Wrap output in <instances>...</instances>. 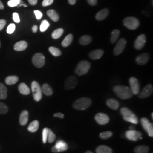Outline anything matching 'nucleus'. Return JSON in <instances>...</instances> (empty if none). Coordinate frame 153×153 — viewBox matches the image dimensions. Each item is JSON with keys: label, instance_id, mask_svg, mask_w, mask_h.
Listing matches in <instances>:
<instances>
[{"label": "nucleus", "instance_id": "nucleus-1", "mask_svg": "<svg viewBox=\"0 0 153 153\" xmlns=\"http://www.w3.org/2000/svg\"><path fill=\"white\" fill-rule=\"evenodd\" d=\"M114 91L119 98L122 99L131 98L133 95L131 88L125 86H116L114 88Z\"/></svg>", "mask_w": 153, "mask_h": 153}, {"label": "nucleus", "instance_id": "nucleus-2", "mask_svg": "<svg viewBox=\"0 0 153 153\" xmlns=\"http://www.w3.org/2000/svg\"><path fill=\"white\" fill-rule=\"evenodd\" d=\"M91 100L88 98H81L76 100L73 104V107L74 109L77 110H85L91 105Z\"/></svg>", "mask_w": 153, "mask_h": 153}, {"label": "nucleus", "instance_id": "nucleus-3", "mask_svg": "<svg viewBox=\"0 0 153 153\" xmlns=\"http://www.w3.org/2000/svg\"><path fill=\"white\" fill-rule=\"evenodd\" d=\"M91 67V64L88 61H80L76 65L75 69V73L79 76L86 74Z\"/></svg>", "mask_w": 153, "mask_h": 153}, {"label": "nucleus", "instance_id": "nucleus-4", "mask_svg": "<svg viewBox=\"0 0 153 153\" xmlns=\"http://www.w3.org/2000/svg\"><path fill=\"white\" fill-rule=\"evenodd\" d=\"M123 24L129 30H134L140 26V22L137 18L133 16H128L123 20Z\"/></svg>", "mask_w": 153, "mask_h": 153}, {"label": "nucleus", "instance_id": "nucleus-5", "mask_svg": "<svg viewBox=\"0 0 153 153\" xmlns=\"http://www.w3.org/2000/svg\"><path fill=\"white\" fill-rule=\"evenodd\" d=\"M31 89L33 99L36 102H39L42 98V88L38 82L33 81L31 83Z\"/></svg>", "mask_w": 153, "mask_h": 153}, {"label": "nucleus", "instance_id": "nucleus-6", "mask_svg": "<svg viewBox=\"0 0 153 153\" xmlns=\"http://www.w3.org/2000/svg\"><path fill=\"white\" fill-rule=\"evenodd\" d=\"M32 62L33 64L36 67L38 68H42L45 64V57L44 55L41 53H36L33 56Z\"/></svg>", "mask_w": 153, "mask_h": 153}, {"label": "nucleus", "instance_id": "nucleus-7", "mask_svg": "<svg viewBox=\"0 0 153 153\" xmlns=\"http://www.w3.org/2000/svg\"><path fill=\"white\" fill-rule=\"evenodd\" d=\"M142 133L135 130H129L126 132V137L128 140L132 141H137L139 139H142Z\"/></svg>", "mask_w": 153, "mask_h": 153}, {"label": "nucleus", "instance_id": "nucleus-8", "mask_svg": "<svg viewBox=\"0 0 153 153\" xmlns=\"http://www.w3.org/2000/svg\"><path fill=\"white\" fill-rule=\"evenodd\" d=\"M141 123L144 130L146 131L150 137H153V124L148 119L143 117L141 119Z\"/></svg>", "mask_w": 153, "mask_h": 153}, {"label": "nucleus", "instance_id": "nucleus-9", "mask_svg": "<svg viewBox=\"0 0 153 153\" xmlns=\"http://www.w3.org/2000/svg\"><path fill=\"white\" fill-rule=\"evenodd\" d=\"M78 84L77 78L74 76H68L65 82L64 88L66 90H69L75 88Z\"/></svg>", "mask_w": 153, "mask_h": 153}, {"label": "nucleus", "instance_id": "nucleus-10", "mask_svg": "<svg viewBox=\"0 0 153 153\" xmlns=\"http://www.w3.org/2000/svg\"><path fill=\"white\" fill-rule=\"evenodd\" d=\"M129 84L131 86V90L133 95H137L140 93V86L138 81L135 77H131L129 79Z\"/></svg>", "mask_w": 153, "mask_h": 153}, {"label": "nucleus", "instance_id": "nucleus-11", "mask_svg": "<svg viewBox=\"0 0 153 153\" xmlns=\"http://www.w3.org/2000/svg\"><path fill=\"white\" fill-rule=\"evenodd\" d=\"M153 91V87L152 85L148 84L143 88L141 93L138 94V98L141 99L146 98L150 97Z\"/></svg>", "mask_w": 153, "mask_h": 153}, {"label": "nucleus", "instance_id": "nucleus-12", "mask_svg": "<svg viewBox=\"0 0 153 153\" xmlns=\"http://www.w3.org/2000/svg\"><path fill=\"white\" fill-rule=\"evenodd\" d=\"M126 41L124 38H121L118 41L114 49V53L115 56L121 54L126 47Z\"/></svg>", "mask_w": 153, "mask_h": 153}, {"label": "nucleus", "instance_id": "nucleus-13", "mask_svg": "<svg viewBox=\"0 0 153 153\" xmlns=\"http://www.w3.org/2000/svg\"><path fill=\"white\" fill-rule=\"evenodd\" d=\"M95 120L100 125H105L109 121V116L104 113H98L95 116Z\"/></svg>", "mask_w": 153, "mask_h": 153}, {"label": "nucleus", "instance_id": "nucleus-14", "mask_svg": "<svg viewBox=\"0 0 153 153\" xmlns=\"http://www.w3.org/2000/svg\"><path fill=\"white\" fill-rule=\"evenodd\" d=\"M146 36L144 34H141L139 35L134 42V48L138 50L142 49L146 43Z\"/></svg>", "mask_w": 153, "mask_h": 153}, {"label": "nucleus", "instance_id": "nucleus-15", "mask_svg": "<svg viewBox=\"0 0 153 153\" xmlns=\"http://www.w3.org/2000/svg\"><path fill=\"white\" fill-rule=\"evenodd\" d=\"M149 55L147 53L138 55L136 59V62L140 65H143L147 64L149 60Z\"/></svg>", "mask_w": 153, "mask_h": 153}, {"label": "nucleus", "instance_id": "nucleus-16", "mask_svg": "<svg viewBox=\"0 0 153 153\" xmlns=\"http://www.w3.org/2000/svg\"><path fill=\"white\" fill-rule=\"evenodd\" d=\"M104 54V51L102 49H96L90 52L88 56L90 59L96 60L100 59Z\"/></svg>", "mask_w": 153, "mask_h": 153}, {"label": "nucleus", "instance_id": "nucleus-17", "mask_svg": "<svg viewBox=\"0 0 153 153\" xmlns=\"http://www.w3.org/2000/svg\"><path fill=\"white\" fill-rule=\"evenodd\" d=\"M109 10L108 9H103L100 11H99L96 16L95 19L99 21H101L105 19L109 14Z\"/></svg>", "mask_w": 153, "mask_h": 153}, {"label": "nucleus", "instance_id": "nucleus-18", "mask_svg": "<svg viewBox=\"0 0 153 153\" xmlns=\"http://www.w3.org/2000/svg\"><path fill=\"white\" fill-rule=\"evenodd\" d=\"M55 147L56 148L58 153L65 152L68 149V144L62 140H59L58 141H57L55 145Z\"/></svg>", "mask_w": 153, "mask_h": 153}, {"label": "nucleus", "instance_id": "nucleus-19", "mask_svg": "<svg viewBox=\"0 0 153 153\" xmlns=\"http://www.w3.org/2000/svg\"><path fill=\"white\" fill-rule=\"evenodd\" d=\"M28 112L27 110H23L19 116V123L22 126H26L28 120Z\"/></svg>", "mask_w": 153, "mask_h": 153}, {"label": "nucleus", "instance_id": "nucleus-20", "mask_svg": "<svg viewBox=\"0 0 153 153\" xmlns=\"http://www.w3.org/2000/svg\"><path fill=\"white\" fill-rule=\"evenodd\" d=\"M27 47V43L26 41L22 40L16 43L14 46V48L16 51H22L26 49Z\"/></svg>", "mask_w": 153, "mask_h": 153}, {"label": "nucleus", "instance_id": "nucleus-21", "mask_svg": "<svg viewBox=\"0 0 153 153\" xmlns=\"http://www.w3.org/2000/svg\"><path fill=\"white\" fill-rule=\"evenodd\" d=\"M107 105L110 108L114 109V110H117L119 107V102L114 98L109 99L107 101Z\"/></svg>", "mask_w": 153, "mask_h": 153}, {"label": "nucleus", "instance_id": "nucleus-22", "mask_svg": "<svg viewBox=\"0 0 153 153\" xmlns=\"http://www.w3.org/2000/svg\"><path fill=\"white\" fill-rule=\"evenodd\" d=\"M18 90L21 94L24 95H27L30 93V88H28L27 85L25 83H21L19 84L18 86Z\"/></svg>", "mask_w": 153, "mask_h": 153}, {"label": "nucleus", "instance_id": "nucleus-23", "mask_svg": "<svg viewBox=\"0 0 153 153\" xmlns=\"http://www.w3.org/2000/svg\"><path fill=\"white\" fill-rule=\"evenodd\" d=\"M41 88H42V93H43L45 95L51 96L53 94L52 88L49 86V85H48L47 83L43 84Z\"/></svg>", "mask_w": 153, "mask_h": 153}, {"label": "nucleus", "instance_id": "nucleus-24", "mask_svg": "<svg viewBox=\"0 0 153 153\" xmlns=\"http://www.w3.org/2000/svg\"><path fill=\"white\" fill-rule=\"evenodd\" d=\"M95 151L97 153H113L112 149L105 145L99 146Z\"/></svg>", "mask_w": 153, "mask_h": 153}, {"label": "nucleus", "instance_id": "nucleus-25", "mask_svg": "<svg viewBox=\"0 0 153 153\" xmlns=\"http://www.w3.org/2000/svg\"><path fill=\"white\" fill-rule=\"evenodd\" d=\"M39 127V122L38 120L32 121L27 128L28 131L32 133H34L38 130Z\"/></svg>", "mask_w": 153, "mask_h": 153}, {"label": "nucleus", "instance_id": "nucleus-26", "mask_svg": "<svg viewBox=\"0 0 153 153\" xmlns=\"http://www.w3.org/2000/svg\"><path fill=\"white\" fill-rule=\"evenodd\" d=\"M47 14L54 22H57L59 20V15L54 10L51 9L48 10L47 12Z\"/></svg>", "mask_w": 153, "mask_h": 153}, {"label": "nucleus", "instance_id": "nucleus-27", "mask_svg": "<svg viewBox=\"0 0 153 153\" xmlns=\"http://www.w3.org/2000/svg\"><path fill=\"white\" fill-rule=\"evenodd\" d=\"M123 119L126 121L130 122L134 124H137L138 123V120L137 118V116L135 115L134 113L131 115H129L126 117H123Z\"/></svg>", "mask_w": 153, "mask_h": 153}, {"label": "nucleus", "instance_id": "nucleus-28", "mask_svg": "<svg viewBox=\"0 0 153 153\" xmlns=\"http://www.w3.org/2000/svg\"><path fill=\"white\" fill-rule=\"evenodd\" d=\"M92 40V38L89 35H83L79 39V43L82 45H86L91 43Z\"/></svg>", "mask_w": 153, "mask_h": 153}, {"label": "nucleus", "instance_id": "nucleus-29", "mask_svg": "<svg viewBox=\"0 0 153 153\" xmlns=\"http://www.w3.org/2000/svg\"><path fill=\"white\" fill-rule=\"evenodd\" d=\"M73 36L71 33L68 35L62 41L61 43L62 46L64 47H67L69 46L73 42Z\"/></svg>", "mask_w": 153, "mask_h": 153}, {"label": "nucleus", "instance_id": "nucleus-30", "mask_svg": "<svg viewBox=\"0 0 153 153\" xmlns=\"http://www.w3.org/2000/svg\"><path fill=\"white\" fill-rule=\"evenodd\" d=\"M149 149V148L146 145H140L134 148V152L135 153H148Z\"/></svg>", "mask_w": 153, "mask_h": 153}, {"label": "nucleus", "instance_id": "nucleus-31", "mask_svg": "<svg viewBox=\"0 0 153 153\" xmlns=\"http://www.w3.org/2000/svg\"><path fill=\"white\" fill-rule=\"evenodd\" d=\"M19 78L16 76H7L5 79V83L8 85H12L16 84L18 81Z\"/></svg>", "mask_w": 153, "mask_h": 153}, {"label": "nucleus", "instance_id": "nucleus-32", "mask_svg": "<svg viewBox=\"0 0 153 153\" xmlns=\"http://www.w3.org/2000/svg\"><path fill=\"white\" fill-rule=\"evenodd\" d=\"M7 88L3 83H0V99H5L7 98Z\"/></svg>", "mask_w": 153, "mask_h": 153}, {"label": "nucleus", "instance_id": "nucleus-33", "mask_svg": "<svg viewBox=\"0 0 153 153\" xmlns=\"http://www.w3.org/2000/svg\"><path fill=\"white\" fill-rule=\"evenodd\" d=\"M120 33V32L119 30L115 29L112 31V32L111 33V39H110L111 43H112V44L115 43V42L117 41V39L119 38Z\"/></svg>", "mask_w": 153, "mask_h": 153}, {"label": "nucleus", "instance_id": "nucleus-34", "mask_svg": "<svg viewBox=\"0 0 153 153\" xmlns=\"http://www.w3.org/2000/svg\"><path fill=\"white\" fill-rule=\"evenodd\" d=\"M64 33V30L62 28H58L55 30L52 33V38L54 39L60 38Z\"/></svg>", "mask_w": 153, "mask_h": 153}, {"label": "nucleus", "instance_id": "nucleus-35", "mask_svg": "<svg viewBox=\"0 0 153 153\" xmlns=\"http://www.w3.org/2000/svg\"><path fill=\"white\" fill-rule=\"evenodd\" d=\"M49 51L52 55L54 56L55 57L60 56L62 54V52H61L60 49L55 47H50L49 48Z\"/></svg>", "mask_w": 153, "mask_h": 153}, {"label": "nucleus", "instance_id": "nucleus-36", "mask_svg": "<svg viewBox=\"0 0 153 153\" xmlns=\"http://www.w3.org/2000/svg\"><path fill=\"white\" fill-rule=\"evenodd\" d=\"M56 140V135L55 133L52 131L51 129H48V137H47V141L48 142L51 143L54 142Z\"/></svg>", "mask_w": 153, "mask_h": 153}, {"label": "nucleus", "instance_id": "nucleus-37", "mask_svg": "<svg viewBox=\"0 0 153 153\" xmlns=\"http://www.w3.org/2000/svg\"><path fill=\"white\" fill-rule=\"evenodd\" d=\"M113 133L111 131H106L100 133L99 134V137L103 140H107L111 137H112Z\"/></svg>", "mask_w": 153, "mask_h": 153}, {"label": "nucleus", "instance_id": "nucleus-38", "mask_svg": "<svg viewBox=\"0 0 153 153\" xmlns=\"http://www.w3.org/2000/svg\"><path fill=\"white\" fill-rule=\"evenodd\" d=\"M49 23L47 20H43L40 25V30L41 32L45 31L49 27Z\"/></svg>", "mask_w": 153, "mask_h": 153}, {"label": "nucleus", "instance_id": "nucleus-39", "mask_svg": "<svg viewBox=\"0 0 153 153\" xmlns=\"http://www.w3.org/2000/svg\"><path fill=\"white\" fill-rule=\"evenodd\" d=\"M120 112L123 117H126L128 116L129 115H131L133 114V111H131V109L126 108V107H123L120 109Z\"/></svg>", "mask_w": 153, "mask_h": 153}, {"label": "nucleus", "instance_id": "nucleus-40", "mask_svg": "<svg viewBox=\"0 0 153 153\" xmlns=\"http://www.w3.org/2000/svg\"><path fill=\"white\" fill-rule=\"evenodd\" d=\"M8 111V107L5 103L0 102V114H5Z\"/></svg>", "mask_w": 153, "mask_h": 153}, {"label": "nucleus", "instance_id": "nucleus-41", "mask_svg": "<svg viewBox=\"0 0 153 153\" xmlns=\"http://www.w3.org/2000/svg\"><path fill=\"white\" fill-rule=\"evenodd\" d=\"M21 2V0H9L7 2V5L9 6L13 7L19 5Z\"/></svg>", "mask_w": 153, "mask_h": 153}, {"label": "nucleus", "instance_id": "nucleus-42", "mask_svg": "<svg viewBox=\"0 0 153 153\" xmlns=\"http://www.w3.org/2000/svg\"><path fill=\"white\" fill-rule=\"evenodd\" d=\"M48 128H45L43 130L42 132V140L44 143H46L47 141V137H48Z\"/></svg>", "mask_w": 153, "mask_h": 153}, {"label": "nucleus", "instance_id": "nucleus-43", "mask_svg": "<svg viewBox=\"0 0 153 153\" xmlns=\"http://www.w3.org/2000/svg\"><path fill=\"white\" fill-rule=\"evenodd\" d=\"M16 29V25L14 23L10 24L7 28V33L9 34H11L14 33Z\"/></svg>", "mask_w": 153, "mask_h": 153}, {"label": "nucleus", "instance_id": "nucleus-44", "mask_svg": "<svg viewBox=\"0 0 153 153\" xmlns=\"http://www.w3.org/2000/svg\"><path fill=\"white\" fill-rule=\"evenodd\" d=\"M54 0H43L42 2V6L43 7H46L48 6L51 5L53 4Z\"/></svg>", "mask_w": 153, "mask_h": 153}, {"label": "nucleus", "instance_id": "nucleus-45", "mask_svg": "<svg viewBox=\"0 0 153 153\" xmlns=\"http://www.w3.org/2000/svg\"><path fill=\"white\" fill-rule=\"evenodd\" d=\"M34 14L37 19L40 20L43 17V13L39 10H34Z\"/></svg>", "mask_w": 153, "mask_h": 153}, {"label": "nucleus", "instance_id": "nucleus-46", "mask_svg": "<svg viewBox=\"0 0 153 153\" xmlns=\"http://www.w3.org/2000/svg\"><path fill=\"white\" fill-rule=\"evenodd\" d=\"M13 19L14 21L16 23H19L20 22V18L19 14L17 13H14L13 14Z\"/></svg>", "mask_w": 153, "mask_h": 153}, {"label": "nucleus", "instance_id": "nucleus-47", "mask_svg": "<svg viewBox=\"0 0 153 153\" xmlns=\"http://www.w3.org/2000/svg\"><path fill=\"white\" fill-rule=\"evenodd\" d=\"M6 24V21L5 19H0V31H1L4 27L5 26Z\"/></svg>", "mask_w": 153, "mask_h": 153}, {"label": "nucleus", "instance_id": "nucleus-48", "mask_svg": "<svg viewBox=\"0 0 153 153\" xmlns=\"http://www.w3.org/2000/svg\"><path fill=\"white\" fill-rule=\"evenodd\" d=\"M88 2L91 6H95L97 4L98 0H87Z\"/></svg>", "mask_w": 153, "mask_h": 153}, {"label": "nucleus", "instance_id": "nucleus-49", "mask_svg": "<svg viewBox=\"0 0 153 153\" xmlns=\"http://www.w3.org/2000/svg\"><path fill=\"white\" fill-rule=\"evenodd\" d=\"M54 117H59V118H60V119H63L64 117V115L61 112H58V113H56L54 115Z\"/></svg>", "mask_w": 153, "mask_h": 153}, {"label": "nucleus", "instance_id": "nucleus-50", "mask_svg": "<svg viewBox=\"0 0 153 153\" xmlns=\"http://www.w3.org/2000/svg\"><path fill=\"white\" fill-rule=\"evenodd\" d=\"M28 1L31 5H35L38 3V0H28Z\"/></svg>", "mask_w": 153, "mask_h": 153}, {"label": "nucleus", "instance_id": "nucleus-51", "mask_svg": "<svg viewBox=\"0 0 153 153\" xmlns=\"http://www.w3.org/2000/svg\"><path fill=\"white\" fill-rule=\"evenodd\" d=\"M33 32V33H36L38 31V26L36 25H34L32 28Z\"/></svg>", "mask_w": 153, "mask_h": 153}, {"label": "nucleus", "instance_id": "nucleus-52", "mask_svg": "<svg viewBox=\"0 0 153 153\" xmlns=\"http://www.w3.org/2000/svg\"><path fill=\"white\" fill-rule=\"evenodd\" d=\"M76 0H68V2L70 5H73L76 3Z\"/></svg>", "mask_w": 153, "mask_h": 153}, {"label": "nucleus", "instance_id": "nucleus-53", "mask_svg": "<svg viewBox=\"0 0 153 153\" xmlns=\"http://www.w3.org/2000/svg\"><path fill=\"white\" fill-rule=\"evenodd\" d=\"M4 9V6L3 5L2 2L0 1V9H1V10H2V9Z\"/></svg>", "mask_w": 153, "mask_h": 153}, {"label": "nucleus", "instance_id": "nucleus-54", "mask_svg": "<svg viewBox=\"0 0 153 153\" xmlns=\"http://www.w3.org/2000/svg\"><path fill=\"white\" fill-rule=\"evenodd\" d=\"M129 129H130V130H134V129H135V126H131L129 127Z\"/></svg>", "mask_w": 153, "mask_h": 153}, {"label": "nucleus", "instance_id": "nucleus-55", "mask_svg": "<svg viewBox=\"0 0 153 153\" xmlns=\"http://www.w3.org/2000/svg\"><path fill=\"white\" fill-rule=\"evenodd\" d=\"M20 5V6H23L24 7H27V6L26 5H25V4H19Z\"/></svg>", "mask_w": 153, "mask_h": 153}, {"label": "nucleus", "instance_id": "nucleus-56", "mask_svg": "<svg viewBox=\"0 0 153 153\" xmlns=\"http://www.w3.org/2000/svg\"><path fill=\"white\" fill-rule=\"evenodd\" d=\"M85 153H93V152H91V151H89V150H88V151H87V152H85Z\"/></svg>", "mask_w": 153, "mask_h": 153}, {"label": "nucleus", "instance_id": "nucleus-57", "mask_svg": "<svg viewBox=\"0 0 153 153\" xmlns=\"http://www.w3.org/2000/svg\"><path fill=\"white\" fill-rule=\"evenodd\" d=\"M152 119H153V113L152 112Z\"/></svg>", "mask_w": 153, "mask_h": 153}, {"label": "nucleus", "instance_id": "nucleus-58", "mask_svg": "<svg viewBox=\"0 0 153 153\" xmlns=\"http://www.w3.org/2000/svg\"><path fill=\"white\" fill-rule=\"evenodd\" d=\"M0 47H1V43H0Z\"/></svg>", "mask_w": 153, "mask_h": 153}]
</instances>
